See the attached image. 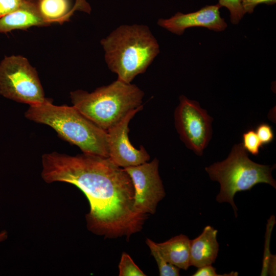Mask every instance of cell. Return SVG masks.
Wrapping results in <instances>:
<instances>
[{
  "label": "cell",
  "instance_id": "15",
  "mask_svg": "<svg viewBox=\"0 0 276 276\" xmlns=\"http://www.w3.org/2000/svg\"><path fill=\"white\" fill-rule=\"evenodd\" d=\"M146 243L158 265L159 275L178 276L179 268L169 263L160 251L157 243L147 238Z\"/></svg>",
  "mask_w": 276,
  "mask_h": 276
},
{
  "label": "cell",
  "instance_id": "17",
  "mask_svg": "<svg viewBox=\"0 0 276 276\" xmlns=\"http://www.w3.org/2000/svg\"><path fill=\"white\" fill-rule=\"evenodd\" d=\"M120 276H145L146 274L135 264L130 256L123 252L119 264Z\"/></svg>",
  "mask_w": 276,
  "mask_h": 276
},
{
  "label": "cell",
  "instance_id": "18",
  "mask_svg": "<svg viewBox=\"0 0 276 276\" xmlns=\"http://www.w3.org/2000/svg\"><path fill=\"white\" fill-rule=\"evenodd\" d=\"M242 145L247 152L254 155H258L262 147L260 140L253 129H249L242 135Z\"/></svg>",
  "mask_w": 276,
  "mask_h": 276
},
{
  "label": "cell",
  "instance_id": "24",
  "mask_svg": "<svg viewBox=\"0 0 276 276\" xmlns=\"http://www.w3.org/2000/svg\"><path fill=\"white\" fill-rule=\"evenodd\" d=\"M76 11H83L90 14L91 8L86 0H76L74 5L69 12V17L70 18Z\"/></svg>",
  "mask_w": 276,
  "mask_h": 276
},
{
  "label": "cell",
  "instance_id": "4",
  "mask_svg": "<svg viewBox=\"0 0 276 276\" xmlns=\"http://www.w3.org/2000/svg\"><path fill=\"white\" fill-rule=\"evenodd\" d=\"M144 96L136 85L118 79L91 93L79 89L70 93L73 106L105 131L143 105Z\"/></svg>",
  "mask_w": 276,
  "mask_h": 276
},
{
  "label": "cell",
  "instance_id": "23",
  "mask_svg": "<svg viewBox=\"0 0 276 276\" xmlns=\"http://www.w3.org/2000/svg\"><path fill=\"white\" fill-rule=\"evenodd\" d=\"M275 3V0H243L242 5L245 13H251L254 8L260 4L265 3L272 5Z\"/></svg>",
  "mask_w": 276,
  "mask_h": 276
},
{
  "label": "cell",
  "instance_id": "5",
  "mask_svg": "<svg viewBox=\"0 0 276 276\" xmlns=\"http://www.w3.org/2000/svg\"><path fill=\"white\" fill-rule=\"evenodd\" d=\"M274 167L257 164L251 160L242 143L233 146L228 156L221 162L205 168L210 178L220 185L216 200L228 202L232 206L235 217L238 208L234 198L237 192L250 190L260 183H266L276 188L271 172Z\"/></svg>",
  "mask_w": 276,
  "mask_h": 276
},
{
  "label": "cell",
  "instance_id": "11",
  "mask_svg": "<svg viewBox=\"0 0 276 276\" xmlns=\"http://www.w3.org/2000/svg\"><path fill=\"white\" fill-rule=\"evenodd\" d=\"M217 233L213 227L207 225L199 236L190 240L191 266L198 268L215 262L219 250Z\"/></svg>",
  "mask_w": 276,
  "mask_h": 276
},
{
  "label": "cell",
  "instance_id": "7",
  "mask_svg": "<svg viewBox=\"0 0 276 276\" xmlns=\"http://www.w3.org/2000/svg\"><path fill=\"white\" fill-rule=\"evenodd\" d=\"M174 119L180 139L196 154L202 155L211 138L213 118L200 107L198 102L181 95Z\"/></svg>",
  "mask_w": 276,
  "mask_h": 276
},
{
  "label": "cell",
  "instance_id": "16",
  "mask_svg": "<svg viewBox=\"0 0 276 276\" xmlns=\"http://www.w3.org/2000/svg\"><path fill=\"white\" fill-rule=\"evenodd\" d=\"M243 0H219L218 5L226 7L230 13L233 24H238L246 13L242 5Z\"/></svg>",
  "mask_w": 276,
  "mask_h": 276
},
{
  "label": "cell",
  "instance_id": "1",
  "mask_svg": "<svg viewBox=\"0 0 276 276\" xmlns=\"http://www.w3.org/2000/svg\"><path fill=\"white\" fill-rule=\"evenodd\" d=\"M41 176L47 183L67 182L78 188L90 204L88 229L108 238H129L140 231L147 215L134 208V189L126 170L109 157L57 152L42 156Z\"/></svg>",
  "mask_w": 276,
  "mask_h": 276
},
{
  "label": "cell",
  "instance_id": "10",
  "mask_svg": "<svg viewBox=\"0 0 276 276\" xmlns=\"http://www.w3.org/2000/svg\"><path fill=\"white\" fill-rule=\"evenodd\" d=\"M221 7L206 6L199 10L184 14L177 12L169 18H159L157 24L161 27L178 35H182L186 29L192 27H203L215 32L224 30L227 25L221 17Z\"/></svg>",
  "mask_w": 276,
  "mask_h": 276
},
{
  "label": "cell",
  "instance_id": "9",
  "mask_svg": "<svg viewBox=\"0 0 276 276\" xmlns=\"http://www.w3.org/2000/svg\"><path fill=\"white\" fill-rule=\"evenodd\" d=\"M143 105L130 111L121 121L109 128L107 133L109 158L117 166L125 168L139 165L150 159L145 148H135L130 143L128 125L135 114L142 110Z\"/></svg>",
  "mask_w": 276,
  "mask_h": 276
},
{
  "label": "cell",
  "instance_id": "13",
  "mask_svg": "<svg viewBox=\"0 0 276 276\" xmlns=\"http://www.w3.org/2000/svg\"><path fill=\"white\" fill-rule=\"evenodd\" d=\"M157 244L166 260L179 269L187 270L190 264V240L180 234Z\"/></svg>",
  "mask_w": 276,
  "mask_h": 276
},
{
  "label": "cell",
  "instance_id": "19",
  "mask_svg": "<svg viewBox=\"0 0 276 276\" xmlns=\"http://www.w3.org/2000/svg\"><path fill=\"white\" fill-rule=\"evenodd\" d=\"M275 223V217L274 216H271L268 220L266 231V238L265 240V248L264 251V255L263 258L262 269L261 275H267V266L270 260L271 254L269 251V241L270 238V234L272 229L273 226Z\"/></svg>",
  "mask_w": 276,
  "mask_h": 276
},
{
  "label": "cell",
  "instance_id": "2",
  "mask_svg": "<svg viewBox=\"0 0 276 276\" xmlns=\"http://www.w3.org/2000/svg\"><path fill=\"white\" fill-rule=\"evenodd\" d=\"M105 60L118 79L130 83L144 73L159 53L158 42L145 25H122L101 40Z\"/></svg>",
  "mask_w": 276,
  "mask_h": 276
},
{
  "label": "cell",
  "instance_id": "20",
  "mask_svg": "<svg viewBox=\"0 0 276 276\" xmlns=\"http://www.w3.org/2000/svg\"><path fill=\"white\" fill-rule=\"evenodd\" d=\"M256 132L262 146L270 143L274 135L271 127L267 123H261L256 128Z\"/></svg>",
  "mask_w": 276,
  "mask_h": 276
},
{
  "label": "cell",
  "instance_id": "12",
  "mask_svg": "<svg viewBox=\"0 0 276 276\" xmlns=\"http://www.w3.org/2000/svg\"><path fill=\"white\" fill-rule=\"evenodd\" d=\"M49 25L39 13L36 3L26 1L16 11L0 18V33Z\"/></svg>",
  "mask_w": 276,
  "mask_h": 276
},
{
  "label": "cell",
  "instance_id": "6",
  "mask_svg": "<svg viewBox=\"0 0 276 276\" xmlns=\"http://www.w3.org/2000/svg\"><path fill=\"white\" fill-rule=\"evenodd\" d=\"M0 94L29 105L40 104L48 99L35 68L20 55L5 56L1 62Z\"/></svg>",
  "mask_w": 276,
  "mask_h": 276
},
{
  "label": "cell",
  "instance_id": "3",
  "mask_svg": "<svg viewBox=\"0 0 276 276\" xmlns=\"http://www.w3.org/2000/svg\"><path fill=\"white\" fill-rule=\"evenodd\" d=\"M25 116L50 126L60 138L78 147L84 153L109 157L107 131L73 106L55 105L48 98L43 103L30 105Z\"/></svg>",
  "mask_w": 276,
  "mask_h": 276
},
{
  "label": "cell",
  "instance_id": "21",
  "mask_svg": "<svg viewBox=\"0 0 276 276\" xmlns=\"http://www.w3.org/2000/svg\"><path fill=\"white\" fill-rule=\"evenodd\" d=\"M26 2L25 0H0V18L16 11Z\"/></svg>",
  "mask_w": 276,
  "mask_h": 276
},
{
  "label": "cell",
  "instance_id": "26",
  "mask_svg": "<svg viewBox=\"0 0 276 276\" xmlns=\"http://www.w3.org/2000/svg\"><path fill=\"white\" fill-rule=\"evenodd\" d=\"M26 1H29V2H36L37 0H25Z\"/></svg>",
  "mask_w": 276,
  "mask_h": 276
},
{
  "label": "cell",
  "instance_id": "22",
  "mask_svg": "<svg viewBox=\"0 0 276 276\" xmlns=\"http://www.w3.org/2000/svg\"><path fill=\"white\" fill-rule=\"evenodd\" d=\"M237 275L238 273L234 271H232L229 273L218 274L216 271V269L212 265H207L198 267L193 276H235Z\"/></svg>",
  "mask_w": 276,
  "mask_h": 276
},
{
  "label": "cell",
  "instance_id": "25",
  "mask_svg": "<svg viewBox=\"0 0 276 276\" xmlns=\"http://www.w3.org/2000/svg\"><path fill=\"white\" fill-rule=\"evenodd\" d=\"M7 238V233L3 232L0 233V242L5 240Z\"/></svg>",
  "mask_w": 276,
  "mask_h": 276
},
{
  "label": "cell",
  "instance_id": "14",
  "mask_svg": "<svg viewBox=\"0 0 276 276\" xmlns=\"http://www.w3.org/2000/svg\"><path fill=\"white\" fill-rule=\"evenodd\" d=\"M37 8L42 17L50 25L61 24L70 19L71 10L68 0H37Z\"/></svg>",
  "mask_w": 276,
  "mask_h": 276
},
{
  "label": "cell",
  "instance_id": "8",
  "mask_svg": "<svg viewBox=\"0 0 276 276\" xmlns=\"http://www.w3.org/2000/svg\"><path fill=\"white\" fill-rule=\"evenodd\" d=\"M158 160L124 168L130 176L134 189V208L140 214H154L158 203L165 196L158 172Z\"/></svg>",
  "mask_w": 276,
  "mask_h": 276
}]
</instances>
